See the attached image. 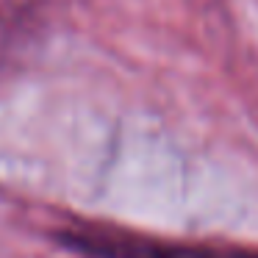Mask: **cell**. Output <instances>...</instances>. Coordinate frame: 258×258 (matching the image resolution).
Segmentation results:
<instances>
[{"label": "cell", "instance_id": "obj_1", "mask_svg": "<svg viewBox=\"0 0 258 258\" xmlns=\"http://www.w3.org/2000/svg\"><path fill=\"white\" fill-rule=\"evenodd\" d=\"M56 239L67 250L86 258H258V252L250 250L183 244V241L142 236L108 225H70L58 230Z\"/></svg>", "mask_w": 258, "mask_h": 258}]
</instances>
